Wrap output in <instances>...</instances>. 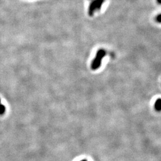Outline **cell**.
I'll use <instances>...</instances> for the list:
<instances>
[{"mask_svg":"<svg viewBox=\"0 0 161 161\" xmlns=\"http://www.w3.org/2000/svg\"><path fill=\"white\" fill-rule=\"evenodd\" d=\"M0 104H1V99H0Z\"/></svg>","mask_w":161,"mask_h":161,"instance_id":"obj_9","label":"cell"},{"mask_svg":"<svg viewBox=\"0 0 161 161\" xmlns=\"http://www.w3.org/2000/svg\"><path fill=\"white\" fill-rule=\"evenodd\" d=\"M81 161H86V160H81Z\"/></svg>","mask_w":161,"mask_h":161,"instance_id":"obj_8","label":"cell"},{"mask_svg":"<svg viewBox=\"0 0 161 161\" xmlns=\"http://www.w3.org/2000/svg\"><path fill=\"white\" fill-rule=\"evenodd\" d=\"M157 1V3L159 4H160L161 3V0H156Z\"/></svg>","mask_w":161,"mask_h":161,"instance_id":"obj_7","label":"cell"},{"mask_svg":"<svg viewBox=\"0 0 161 161\" xmlns=\"http://www.w3.org/2000/svg\"><path fill=\"white\" fill-rule=\"evenodd\" d=\"M155 21H156V22L158 23H160L161 22V15L159 14L158 15H157L155 17Z\"/></svg>","mask_w":161,"mask_h":161,"instance_id":"obj_6","label":"cell"},{"mask_svg":"<svg viewBox=\"0 0 161 161\" xmlns=\"http://www.w3.org/2000/svg\"><path fill=\"white\" fill-rule=\"evenodd\" d=\"M5 112V107L4 104H0V115H4V113Z\"/></svg>","mask_w":161,"mask_h":161,"instance_id":"obj_5","label":"cell"},{"mask_svg":"<svg viewBox=\"0 0 161 161\" xmlns=\"http://www.w3.org/2000/svg\"><path fill=\"white\" fill-rule=\"evenodd\" d=\"M97 10L96 9V0H91L90 3L88 7V14L89 16L92 17L93 16L94 12Z\"/></svg>","mask_w":161,"mask_h":161,"instance_id":"obj_2","label":"cell"},{"mask_svg":"<svg viewBox=\"0 0 161 161\" xmlns=\"http://www.w3.org/2000/svg\"><path fill=\"white\" fill-rule=\"evenodd\" d=\"M104 1V0H96V9L97 10H100V9H101Z\"/></svg>","mask_w":161,"mask_h":161,"instance_id":"obj_4","label":"cell"},{"mask_svg":"<svg viewBox=\"0 0 161 161\" xmlns=\"http://www.w3.org/2000/svg\"><path fill=\"white\" fill-rule=\"evenodd\" d=\"M106 52L103 49H100L99 50H98L96 57L92 60L91 66V69L93 71L97 70L100 68V66L102 63V60L103 57L106 56Z\"/></svg>","mask_w":161,"mask_h":161,"instance_id":"obj_1","label":"cell"},{"mask_svg":"<svg viewBox=\"0 0 161 161\" xmlns=\"http://www.w3.org/2000/svg\"><path fill=\"white\" fill-rule=\"evenodd\" d=\"M155 109L156 111L159 112L161 109V100L160 98H158L155 104Z\"/></svg>","mask_w":161,"mask_h":161,"instance_id":"obj_3","label":"cell"}]
</instances>
